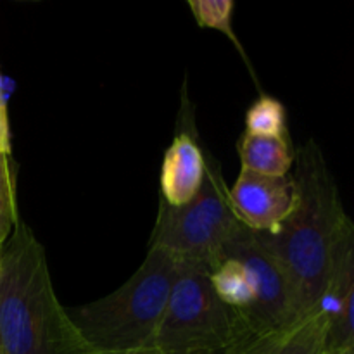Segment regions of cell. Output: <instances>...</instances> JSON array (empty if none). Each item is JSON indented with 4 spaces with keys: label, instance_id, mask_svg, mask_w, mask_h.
<instances>
[{
    "label": "cell",
    "instance_id": "cell-1",
    "mask_svg": "<svg viewBox=\"0 0 354 354\" xmlns=\"http://www.w3.org/2000/svg\"><path fill=\"white\" fill-rule=\"evenodd\" d=\"M296 204L273 232H256L282 268L299 318L320 306L330 254L348 220L337 183L315 140L294 154Z\"/></svg>",
    "mask_w": 354,
    "mask_h": 354
},
{
    "label": "cell",
    "instance_id": "cell-2",
    "mask_svg": "<svg viewBox=\"0 0 354 354\" xmlns=\"http://www.w3.org/2000/svg\"><path fill=\"white\" fill-rule=\"evenodd\" d=\"M2 354H90L59 303L44 245L17 220L0 245Z\"/></svg>",
    "mask_w": 354,
    "mask_h": 354
},
{
    "label": "cell",
    "instance_id": "cell-3",
    "mask_svg": "<svg viewBox=\"0 0 354 354\" xmlns=\"http://www.w3.org/2000/svg\"><path fill=\"white\" fill-rule=\"evenodd\" d=\"M209 280L258 351L272 348L301 322L282 268L258 234L244 225L223 245Z\"/></svg>",
    "mask_w": 354,
    "mask_h": 354
},
{
    "label": "cell",
    "instance_id": "cell-4",
    "mask_svg": "<svg viewBox=\"0 0 354 354\" xmlns=\"http://www.w3.org/2000/svg\"><path fill=\"white\" fill-rule=\"evenodd\" d=\"M178 273V259L149 249L140 268L114 292L68 311L90 353L154 348V339Z\"/></svg>",
    "mask_w": 354,
    "mask_h": 354
},
{
    "label": "cell",
    "instance_id": "cell-5",
    "mask_svg": "<svg viewBox=\"0 0 354 354\" xmlns=\"http://www.w3.org/2000/svg\"><path fill=\"white\" fill-rule=\"evenodd\" d=\"M162 354H263L237 315L214 292L209 270L178 259V273L154 339Z\"/></svg>",
    "mask_w": 354,
    "mask_h": 354
},
{
    "label": "cell",
    "instance_id": "cell-6",
    "mask_svg": "<svg viewBox=\"0 0 354 354\" xmlns=\"http://www.w3.org/2000/svg\"><path fill=\"white\" fill-rule=\"evenodd\" d=\"M241 227L228 203L220 166L209 159L203 187L190 203L173 207L161 201L149 249H162L176 259L201 263L209 270Z\"/></svg>",
    "mask_w": 354,
    "mask_h": 354
},
{
    "label": "cell",
    "instance_id": "cell-7",
    "mask_svg": "<svg viewBox=\"0 0 354 354\" xmlns=\"http://www.w3.org/2000/svg\"><path fill=\"white\" fill-rule=\"evenodd\" d=\"M318 311L325 318V354L354 349V225L344 221L328 265Z\"/></svg>",
    "mask_w": 354,
    "mask_h": 354
},
{
    "label": "cell",
    "instance_id": "cell-8",
    "mask_svg": "<svg viewBox=\"0 0 354 354\" xmlns=\"http://www.w3.org/2000/svg\"><path fill=\"white\" fill-rule=\"evenodd\" d=\"M228 203L245 228L252 232H273L296 204V183L292 175L268 176L241 169Z\"/></svg>",
    "mask_w": 354,
    "mask_h": 354
},
{
    "label": "cell",
    "instance_id": "cell-9",
    "mask_svg": "<svg viewBox=\"0 0 354 354\" xmlns=\"http://www.w3.org/2000/svg\"><path fill=\"white\" fill-rule=\"evenodd\" d=\"M206 176L203 149L189 131L178 133L166 151L161 166L162 203L178 207L197 196Z\"/></svg>",
    "mask_w": 354,
    "mask_h": 354
},
{
    "label": "cell",
    "instance_id": "cell-10",
    "mask_svg": "<svg viewBox=\"0 0 354 354\" xmlns=\"http://www.w3.org/2000/svg\"><path fill=\"white\" fill-rule=\"evenodd\" d=\"M242 169L268 176H286L290 173L294 152L283 137L254 135L245 131L239 144Z\"/></svg>",
    "mask_w": 354,
    "mask_h": 354
},
{
    "label": "cell",
    "instance_id": "cell-11",
    "mask_svg": "<svg viewBox=\"0 0 354 354\" xmlns=\"http://www.w3.org/2000/svg\"><path fill=\"white\" fill-rule=\"evenodd\" d=\"M325 328L324 315L315 311L263 354H325Z\"/></svg>",
    "mask_w": 354,
    "mask_h": 354
},
{
    "label": "cell",
    "instance_id": "cell-12",
    "mask_svg": "<svg viewBox=\"0 0 354 354\" xmlns=\"http://www.w3.org/2000/svg\"><path fill=\"white\" fill-rule=\"evenodd\" d=\"M248 133L270 135V137H283L287 131L286 109L277 99L263 95L249 107L245 116Z\"/></svg>",
    "mask_w": 354,
    "mask_h": 354
},
{
    "label": "cell",
    "instance_id": "cell-13",
    "mask_svg": "<svg viewBox=\"0 0 354 354\" xmlns=\"http://www.w3.org/2000/svg\"><path fill=\"white\" fill-rule=\"evenodd\" d=\"M187 6L192 10L199 26L213 28V30L225 33L241 50V54H244V48L239 44L234 28H232V14H234L232 0H189Z\"/></svg>",
    "mask_w": 354,
    "mask_h": 354
},
{
    "label": "cell",
    "instance_id": "cell-14",
    "mask_svg": "<svg viewBox=\"0 0 354 354\" xmlns=\"http://www.w3.org/2000/svg\"><path fill=\"white\" fill-rule=\"evenodd\" d=\"M17 220L19 216H17L16 190H14L9 156L0 151V245L12 234Z\"/></svg>",
    "mask_w": 354,
    "mask_h": 354
},
{
    "label": "cell",
    "instance_id": "cell-15",
    "mask_svg": "<svg viewBox=\"0 0 354 354\" xmlns=\"http://www.w3.org/2000/svg\"><path fill=\"white\" fill-rule=\"evenodd\" d=\"M10 128H9V114H7V97L3 92V82L0 76V151L10 156Z\"/></svg>",
    "mask_w": 354,
    "mask_h": 354
},
{
    "label": "cell",
    "instance_id": "cell-16",
    "mask_svg": "<svg viewBox=\"0 0 354 354\" xmlns=\"http://www.w3.org/2000/svg\"><path fill=\"white\" fill-rule=\"evenodd\" d=\"M90 354H162L158 349H137V351H123V353H90Z\"/></svg>",
    "mask_w": 354,
    "mask_h": 354
},
{
    "label": "cell",
    "instance_id": "cell-17",
    "mask_svg": "<svg viewBox=\"0 0 354 354\" xmlns=\"http://www.w3.org/2000/svg\"><path fill=\"white\" fill-rule=\"evenodd\" d=\"M334 354H354V349H349V351H342V353H334Z\"/></svg>",
    "mask_w": 354,
    "mask_h": 354
},
{
    "label": "cell",
    "instance_id": "cell-18",
    "mask_svg": "<svg viewBox=\"0 0 354 354\" xmlns=\"http://www.w3.org/2000/svg\"><path fill=\"white\" fill-rule=\"evenodd\" d=\"M0 354H2V348H0Z\"/></svg>",
    "mask_w": 354,
    "mask_h": 354
}]
</instances>
